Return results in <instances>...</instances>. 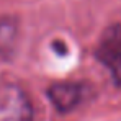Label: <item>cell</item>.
I'll return each instance as SVG.
<instances>
[{
  "instance_id": "277c9868",
  "label": "cell",
  "mask_w": 121,
  "mask_h": 121,
  "mask_svg": "<svg viewBox=\"0 0 121 121\" xmlns=\"http://www.w3.org/2000/svg\"><path fill=\"white\" fill-rule=\"evenodd\" d=\"M18 21L13 17H3L0 18V56L10 57L18 43Z\"/></svg>"
},
{
  "instance_id": "3957f363",
  "label": "cell",
  "mask_w": 121,
  "mask_h": 121,
  "mask_svg": "<svg viewBox=\"0 0 121 121\" xmlns=\"http://www.w3.org/2000/svg\"><path fill=\"white\" fill-rule=\"evenodd\" d=\"M48 97L59 111L67 113L82 101V87L79 83H69V82L56 83L48 90Z\"/></svg>"
},
{
  "instance_id": "6da1fadb",
  "label": "cell",
  "mask_w": 121,
  "mask_h": 121,
  "mask_svg": "<svg viewBox=\"0 0 121 121\" xmlns=\"http://www.w3.org/2000/svg\"><path fill=\"white\" fill-rule=\"evenodd\" d=\"M95 56L110 70L115 83L121 85V25H111L103 31Z\"/></svg>"
},
{
  "instance_id": "7a4b0ae2",
  "label": "cell",
  "mask_w": 121,
  "mask_h": 121,
  "mask_svg": "<svg viewBox=\"0 0 121 121\" xmlns=\"http://www.w3.org/2000/svg\"><path fill=\"white\" fill-rule=\"evenodd\" d=\"M0 121H33L30 100L15 85H7L0 90Z\"/></svg>"
}]
</instances>
